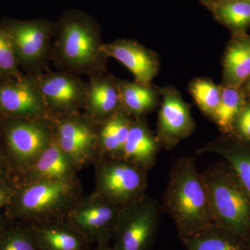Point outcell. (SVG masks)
Returning <instances> with one entry per match:
<instances>
[{
    "mask_svg": "<svg viewBox=\"0 0 250 250\" xmlns=\"http://www.w3.org/2000/svg\"><path fill=\"white\" fill-rule=\"evenodd\" d=\"M208 153L221 156L231 166L250 195V142L224 135L196 150L197 156Z\"/></svg>",
    "mask_w": 250,
    "mask_h": 250,
    "instance_id": "d6986e66",
    "label": "cell"
},
{
    "mask_svg": "<svg viewBox=\"0 0 250 250\" xmlns=\"http://www.w3.org/2000/svg\"><path fill=\"white\" fill-rule=\"evenodd\" d=\"M219 19L229 27L241 29L250 24V2L243 0H228L216 9Z\"/></svg>",
    "mask_w": 250,
    "mask_h": 250,
    "instance_id": "484cf974",
    "label": "cell"
},
{
    "mask_svg": "<svg viewBox=\"0 0 250 250\" xmlns=\"http://www.w3.org/2000/svg\"><path fill=\"white\" fill-rule=\"evenodd\" d=\"M246 104L244 95L239 88L223 85L220 104L211 120L224 135H229L236 118Z\"/></svg>",
    "mask_w": 250,
    "mask_h": 250,
    "instance_id": "cb8c5ba5",
    "label": "cell"
},
{
    "mask_svg": "<svg viewBox=\"0 0 250 250\" xmlns=\"http://www.w3.org/2000/svg\"><path fill=\"white\" fill-rule=\"evenodd\" d=\"M19 181L16 175L0 181V210L6 208L11 202Z\"/></svg>",
    "mask_w": 250,
    "mask_h": 250,
    "instance_id": "f546056e",
    "label": "cell"
},
{
    "mask_svg": "<svg viewBox=\"0 0 250 250\" xmlns=\"http://www.w3.org/2000/svg\"><path fill=\"white\" fill-rule=\"evenodd\" d=\"M122 108L133 118L145 117L158 104L159 96L151 85L118 80Z\"/></svg>",
    "mask_w": 250,
    "mask_h": 250,
    "instance_id": "603a6c76",
    "label": "cell"
},
{
    "mask_svg": "<svg viewBox=\"0 0 250 250\" xmlns=\"http://www.w3.org/2000/svg\"><path fill=\"white\" fill-rule=\"evenodd\" d=\"M248 90H249V93L250 94V80H249V82H248Z\"/></svg>",
    "mask_w": 250,
    "mask_h": 250,
    "instance_id": "e575fe53",
    "label": "cell"
},
{
    "mask_svg": "<svg viewBox=\"0 0 250 250\" xmlns=\"http://www.w3.org/2000/svg\"><path fill=\"white\" fill-rule=\"evenodd\" d=\"M103 44L101 27L93 16L68 10L57 21L52 63L60 71L80 77L104 73L108 58Z\"/></svg>",
    "mask_w": 250,
    "mask_h": 250,
    "instance_id": "6da1fadb",
    "label": "cell"
},
{
    "mask_svg": "<svg viewBox=\"0 0 250 250\" xmlns=\"http://www.w3.org/2000/svg\"><path fill=\"white\" fill-rule=\"evenodd\" d=\"M243 1H249L250 2V0H243Z\"/></svg>",
    "mask_w": 250,
    "mask_h": 250,
    "instance_id": "d590c367",
    "label": "cell"
},
{
    "mask_svg": "<svg viewBox=\"0 0 250 250\" xmlns=\"http://www.w3.org/2000/svg\"><path fill=\"white\" fill-rule=\"evenodd\" d=\"M162 209L173 220L179 238L213 224L205 182L192 156L179 158L171 167Z\"/></svg>",
    "mask_w": 250,
    "mask_h": 250,
    "instance_id": "7a4b0ae2",
    "label": "cell"
},
{
    "mask_svg": "<svg viewBox=\"0 0 250 250\" xmlns=\"http://www.w3.org/2000/svg\"><path fill=\"white\" fill-rule=\"evenodd\" d=\"M54 140L79 170L99 158L98 123L82 113L54 117Z\"/></svg>",
    "mask_w": 250,
    "mask_h": 250,
    "instance_id": "9c48e42d",
    "label": "cell"
},
{
    "mask_svg": "<svg viewBox=\"0 0 250 250\" xmlns=\"http://www.w3.org/2000/svg\"><path fill=\"white\" fill-rule=\"evenodd\" d=\"M121 108L118 79L107 72L88 77L83 114L100 123Z\"/></svg>",
    "mask_w": 250,
    "mask_h": 250,
    "instance_id": "9a60e30c",
    "label": "cell"
},
{
    "mask_svg": "<svg viewBox=\"0 0 250 250\" xmlns=\"http://www.w3.org/2000/svg\"><path fill=\"white\" fill-rule=\"evenodd\" d=\"M12 45L24 73L35 75L48 71L57 22L39 18L31 20L6 18L0 24Z\"/></svg>",
    "mask_w": 250,
    "mask_h": 250,
    "instance_id": "5b68a950",
    "label": "cell"
},
{
    "mask_svg": "<svg viewBox=\"0 0 250 250\" xmlns=\"http://www.w3.org/2000/svg\"><path fill=\"white\" fill-rule=\"evenodd\" d=\"M161 149L157 137L148 126L146 116L133 118L123 158L148 173L155 166Z\"/></svg>",
    "mask_w": 250,
    "mask_h": 250,
    "instance_id": "2e32d148",
    "label": "cell"
},
{
    "mask_svg": "<svg viewBox=\"0 0 250 250\" xmlns=\"http://www.w3.org/2000/svg\"><path fill=\"white\" fill-rule=\"evenodd\" d=\"M189 90L202 113L211 119L221 99V86L206 79H195L190 83Z\"/></svg>",
    "mask_w": 250,
    "mask_h": 250,
    "instance_id": "d4e9b609",
    "label": "cell"
},
{
    "mask_svg": "<svg viewBox=\"0 0 250 250\" xmlns=\"http://www.w3.org/2000/svg\"><path fill=\"white\" fill-rule=\"evenodd\" d=\"M103 52L108 58L116 59L132 73L135 82L143 85L151 82L159 70L157 56L153 51L131 39H118L104 43Z\"/></svg>",
    "mask_w": 250,
    "mask_h": 250,
    "instance_id": "5bb4252c",
    "label": "cell"
},
{
    "mask_svg": "<svg viewBox=\"0 0 250 250\" xmlns=\"http://www.w3.org/2000/svg\"><path fill=\"white\" fill-rule=\"evenodd\" d=\"M95 166V191L121 207L146 195L147 172L136 164L119 159L100 158Z\"/></svg>",
    "mask_w": 250,
    "mask_h": 250,
    "instance_id": "52a82bcc",
    "label": "cell"
},
{
    "mask_svg": "<svg viewBox=\"0 0 250 250\" xmlns=\"http://www.w3.org/2000/svg\"><path fill=\"white\" fill-rule=\"evenodd\" d=\"M132 121V117L121 108L111 116L98 123V159L123 157Z\"/></svg>",
    "mask_w": 250,
    "mask_h": 250,
    "instance_id": "ffe728a7",
    "label": "cell"
},
{
    "mask_svg": "<svg viewBox=\"0 0 250 250\" xmlns=\"http://www.w3.org/2000/svg\"><path fill=\"white\" fill-rule=\"evenodd\" d=\"M23 74L12 45L0 27V82L18 78Z\"/></svg>",
    "mask_w": 250,
    "mask_h": 250,
    "instance_id": "83f0119b",
    "label": "cell"
},
{
    "mask_svg": "<svg viewBox=\"0 0 250 250\" xmlns=\"http://www.w3.org/2000/svg\"><path fill=\"white\" fill-rule=\"evenodd\" d=\"M83 195L78 177L62 180L19 181L4 213L27 224L62 221Z\"/></svg>",
    "mask_w": 250,
    "mask_h": 250,
    "instance_id": "3957f363",
    "label": "cell"
},
{
    "mask_svg": "<svg viewBox=\"0 0 250 250\" xmlns=\"http://www.w3.org/2000/svg\"><path fill=\"white\" fill-rule=\"evenodd\" d=\"M0 250H39L32 230L27 226H9L0 238Z\"/></svg>",
    "mask_w": 250,
    "mask_h": 250,
    "instance_id": "4316f807",
    "label": "cell"
},
{
    "mask_svg": "<svg viewBox=\"0 0 250 250\" xmlns=\"http://www.w3.org/2000/svg\"><path fill=\"white\" fill-rule=\"evenodd\" d=\"M201 174L213 223L236 233L250 245V195L235 171L221 160Z\"/></svg>",
    "mask_w": 250,
    "mask_h": 250,
    "instance_id": "277c9868",
    "label": "cell"
},
{
    "mask_svg": "<svg viewBox=\"0 0 250 250\" xmlns=\"http://www.w3.org/2000/svg\"><path fill=\"white\" fill-rule=\"evenodd\" d=\"M162 95L157 121L156 137L161 147L174 149L188 137L195 129L190 106L172 87L161 90Z\"/></svg>",
    "mask_w": 250,
    "mask_h": 250,
    "instance_id": "4fadbf2b",
    "label": "cell"
},
{
    "mask_svg": "<svg viewBox=\"0 0 250 250\" xmlns=\"http://www.w3.org/2000/svg\"><path fill=\"white\" fill-rule=\"evenodd\" d=\"M52 122L0 118V138L3 147L18 178L53 141Z\"/></svg>",
    "mask_w": 250,
    "mask_h": 250,
    "instance_id": "8992f818",
    "label": "cell"
},
{
    "mask_svg": "<svg viewBox=\"0 0 250 250\" xmlns=\"http://www.w3.org/2000/svg\"><path fill=\"white\" fill-rule=\"evenodd\" d=\"M13 175H16V174L14 173L10 166L7 156L3 147L1 138H0V181Z\"/></svg>",
    "mask_w": 250,
    "mask_h": 250,
    "instance_id": "4dcf8cb0",
    "label": "cell"
},
{
    "mask_svg": "<svg viewBox=\"0 0 250 250\" xmlns=\"http://www.w3.org/2000/svg\"><path fill=\"white\" fill-rule=\"evenodd\" d=\"M180 239L187 250H250L241 236L214 223Z\"/></svg>",
    "mask_w": 250,
    "mask_h": 250,
    "instance_id": "44dd1931",
    "label": "cell"
},
{
    "mask_svg": "<svg viewBox=\"0 0 250 250\" xmlns=\"http://www.w3.org/2000/svg\"><path fill=\"white\" fill-rule=\"evenodd\" d=\"M231 136L250 142V104H246L233 125Z\"/></svg>",
    "mask_w": 250,
    "mask_h": 250,
    "instance_id": "f1b7e54d",
    "label": "cell"
},
{
    "mask_svg": "<svg viewBox=\"0 0 250 250\" xmlns=\"http://www.w3.org/2000/svg\"><path fill=\"white\" fill-rule=\"evenodd\" d=\"M202 1H204V2L206 3V4H209L212 2L213 0H202Z\"/></svg>",
    "mask_w": 250,
    "mask_h": 250,
    "instance_id": "836d02e7",
    "label": "cell"
},
{
    "mask_svg": "<svg viewBox=\"0 0 250 250\" xmlns=\"http://www.w3.org/2000/svg\"><path fill=\"white\" fill-rule=\"evenodd\" d=\"M79 169L70 158L53 141L22 175L21 182L62 180L78 177Z\"/></svg>",
    "mask_w": 250,
    "mask_h": 250,
    "instance_id": "e0dca14e",
    "label": "cell"
},
{
    "mask_svg": "<svg viewBox=\"0 0 250 250\" xmlns=\"http://www.w3.org/2000/svg\"><path fill=\"white\" fill-rule=\"evenodd\" d=\"M34 76L45 105L54 118L83 112L87 82L80 76L60 70H48Z\"/></svg>",
    "mask_w": 250,
    "mask_h": 250,
    "instance_id": "8fae6325",
    "label": "cell"
},
{
    "mask_svg": "<svg viewBox=\"0 0 250 250\" xmlns=\"http://www.w3.org/2000/svg\"><path fill=\"white\" fill-rule=\"evenodd\" d=\"M0 118L53 121L34 75L0 82Z\"/></svg>",
    "mask_w": 250,
    "mask_h": 250,
    "instance_id": "7c38bea8",
    "label": "cell"
},
{
    "mask_svg": "<svg viewBox=\"0 0 250 250\" xmlns=\"http://www.w3.org/2000/svg\"><path fill=\"white\" fill-rule=\"evenodd\" d=\"M28 225L39 250H90V242L65 220Z\"/></svg>",
    "mask_w": 250,
    "mask_h": 250,
    "instance_id": "ac0fdd59",
    "label": "cell"
},
{
    "mask_svg": "<svg viewBox=\"0 0 250 250\" xmlns=\"http://www.w3.org/2000/svg\"><path fill=\"white\" fill-rule=\"evenodd\" d=\"M250 77V37H241L227 49L223 60V85L240 88Z\"/></svg>",
    "mask_w": 250,
    "mask_h": 250,
    "instance_id": "7402d4cb",
    "label": "cell"
},
{
    "mask_svg": "<svg viewBox=\"0 0 250 250\" xmlns=\"http://www.w3.org/2000/svg\"><path fill=\"white\" fill-rule=\"evenodd\" d=\"M10 221L11 220L8 218L5 213H3V214L0 213V238L2 236L3 233L7 228L8 225H9Z\"/></svg>",
    "mask_w": 250,
    "mask_h": 250,
    "instance_id": "1f68e13d",
    "label": "cell"
},
{
    "mask_svg": "<svg viewBox=\"0 0 250 250\" xmlns=\"http://www.w3.org/2000/svg\"><path fill=\"white\" fill-rule=\"evenodd\" d=\"M96 250H114L113 247L108 246V243H100L98 244Z\"/></svg>",
    "mask_w": 250,
    "mask_h": 250,
    "instance_id": "d6a6232c",
    "label": "cell"
},
{
    "mask_svg": "<svg viewBox=\"0 0 250 250\" xmlns=\"http://www.w3.org/2000/svg\"><path fill=\"white\" fill-rule=\"evenodd\" d=\"M162 207L144 195L122 207L113 233L114 250H147L156 236Z\"/></svg>",
    "mask_w": 250,
    "mask_h": 250,
    "instance_id": "ba28073f",
    "label": "cell"
},
{
    "mask_svg": "<svg viewBox=\"0 0 250 250\" xmlns=\"http://www.w3.org/2000/svg\"><path fill=\"white\" fill-rule=\"evenodd\" d=\"M122 207L93 191L77 200L65 221L90 243H108Z\"/></svg>",
    "mask_w": 250,
    "mask_h": 250,
    "instance_id": "30bf717a",
    "label": "cell"
}]
</instances>
